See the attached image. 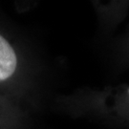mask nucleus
Returning a JSON list of instances; mask_svg holds the SVG:
<instances>
[{
  "instance_id": "obj_1",
  "label": "nucleus",
  "mask_w": 129,
  "mask_h": 129,
  "mask_svg": "<svg viewBox=\"0 0 129 129\" xmlns=\"http://www.w3.org/2000/svg\"><path fill=\"white\" fill-rule=\"evenodd\" d=\"M17 67V56L14 48L0 35V81H4L14 74Z\"/></svg>"
},
{
  "instance_id": "obj_2",
  "label": "nucleus",
  "mask_w": 129,
  "mask_h": 129,
  "mask_svg": "<svg viewBox=\"0 0 129 129\" xmlns=\"http://www.w3.org/2000/svg\"><path fill=\"white\" fill-rule=\"evenodd\" d=\"M128 92H129V90H128Z\"/></svg>"
}]
</instances>
